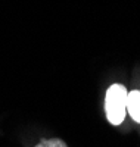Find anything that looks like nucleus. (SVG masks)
<instances>
[{"label": "nucleus", "instance_id": "7ed1b4c3", "mask_svg": "<svg viewBox=\"0 0 140 147\" xmlns=\"http://www.w3.org/2000/svg\"><path fill=\"white\" fill-rule=\"evenodd\" d=\"M35 147H68V146L60 138H46V140H41Z\"/></svg>", "mask_w": 140, "mask_h": 147}, {"label": "nucleus", "instance_id": "f03ea898", "mask_svg": "<svg viewBox=\"0 0 140 147\" xmlns=\"http://www.w3.org/2000/svg\"><path fill=\"white\" fill-rule=\"evenodd\" d=\"M127 110L130 112V116L140 124V91L133 90L127 96Z\"/></svg>", "mask_w": 140, "mask_h": 147}, {"label": "nucleus", "instance_id": "f257e3e1", "mask_svg": "<svg viewBox=\"0 0 140 147\" xmlns=\"http://www.w3.org/2000/svg\"><path fill=\"white\" fill-rule=\"evenodd\" d=\"M127 96H128V91L121 84H112L106 91L105 110L108 121L112 125L122 124L127 110Z\"/></svg>", "mask_w": 140, "mask_h": 147}]
</instances>
